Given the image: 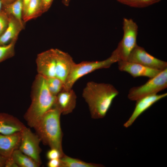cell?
<instances>
[{
    "label": "cell",
    "instance_id": "obj_24",
    "mask_svg": "<svg viewBox=\"0 0 167 167\" xmlns=\"http://www.w3.org/2000/svg\"><path fill=\"white\" fill-rule=\"evenodd\" d=\"M9 22L8 15L3 11L0 12V36L6 30Z\"/></svg>",
    "mask_w": 167,
    "mask_h": 167
},
{
    "label": "cell",
    "instance_id": "obj_9",
    "mask_svg": "<svg viewBox=\"0 0 167 167\" xmlns=\"http://www.w3.org/2000/svg\"><path fill=\"white\" fill-rule=\"evenodd\" d=\"M36 62L38 74L45 78L56 77L55 49H51L38 54Z\"/></svg>",
    "mask_w": 167,
    "mask_h": 167
},
{
    "label": "cell",
    "instance_id": "obj_26",
    "mask_svg": "<svg viewBox=\"0 0 167 167\" xmlns=\"http://www.w3.org/2000/svg\"><path fill=\"white\" fill-rule=\"evenodd\" d=\"M47 165L49 167H60V158L49 160L47 163Z\"/></svg>",
    "mask_w": 167,
    "mask_h": 167
},
{
    "label": "cell",
    "instance_id": "obj_12",
    "mask_svg": "<svg viewBox=\"0 0 167 167\" xmlns=\"http://www.w3.org/2000/svg\"><path fill=\"white\" fill-rule=\"evenodd\" d=\"M117 62L119 70L127 72L134 78L143 76L151 78L155 76L162 71L127 61L119 60Z\"/></svg>",
    "mask_w": 167,
    "mask_h": 167
},
{
    "label": "cell",
    "instance_id": "obj_4",
    "mask_svg": "<svg viewBox=\"0 0 167 167\" xmlns=\"http://www.w3.org/2000/svg\"><path fill=\"white\" fill-rule=\"evenodd\" d=\"M119 60L118 55L114 50L111 56L105 60L83 61L78 64L75 63L65 82L63 89H71L75 82L83 76L98 69L108 68Z\"/></svg>",
    "mask_w": 167,
    "mask_h": 167
},
{
    "label": "cell",
    "instance_id": "obj_29",
    "mask_svg": "<svg viewBox=\"0 0 167 167\" xmlns=\"http://www.w3.org/2000/svg\"><path fill=\"white\" fill-rule=\"evenodd\" d=\"M7 158L0 154V167H5Z\"/></svg>",
    "mask_w": 167,
    "mask_h": 167
},
{
    "label": "cell",
    "instance_id": "obj_19",
    "mask_svg": "<svg viewBox=\"0 0 167 167\" xmlns=\"http://www.w3.org/2000/svg\"><path fill=\"white\" fill-rule=\"evenodd\" d=\"M11 157L20 167H39L41 165L29 156L25 155L19 149L15 150Z\"/></svg>",
    "mask_w": 167,
    "mask_h": 167
},
{
    "label": "cell",
    "instance_id": "obj_21",
    "mask_svg": "<svg viewBox=\"0 0 167 167\" xmlns=\"http://www.w3.org/2000/svg\"><path fill=\"white\" fill-rule=\"evenodd\" d=\"M128 6L137 8L146 7L160 2L161 0H116Z\"/></svg>",
    "mask_w": 167,
    "mask_h": 167
},
{
    "label": "cell",
    "instance_id": "obj_27",
    "mask_svg": "<svg viewBox=\"0 0 167 167\" xmlns=\"http://www.w3.org/2000/svg\"><path fill=\"white\" fill-rule=\"evenodd\" d=\"M5 167H19L11 156L7 158Z\"/></svg>",
    "mask_w": 167,
    "mask_h": 167
},
{
    "label": "cell",
    "instance_id": "obj_22",
    "mask_svg": "<svg viewBox=\"0 0 167 167\" xmlns=\"http://www.w3.org/2000/svg\"><path fill=\"white\" fill-rule=\"evenodd\" d=\"M45 79L49 91L54 96H56L63 89L64 83L57 77H50Z\"/></svg>",
    "mask_w": 167,
    "mask_h": 167
},
{
    "label": "cell",
    "instance_id": "obj_3",
    "mask_svg": "<svg viewBox=\"0 0 167 167\" xmlns=\"http://www.w3.org/2000/svg\"><path fill=\"white\" fill-rule=\"evenodd\" d=\"M61 114L59 109L54 107L43 115L33 128L44 144L64 154L62 147L63 134L60 123Z\"/></svg>",
    "mask_w": 167,
    "mask_h": 167
},
{
    "label": "cell",
    "instance_id": "obj_11",
    "mask_svg": "<svg viewBox=\"0 0 167 167\" xmlns=\"http://www.w3.org/2000/svg\"><path fill=\"white\" fill-rule=\"evenodd\" d=\"M56 53V77L64 84L75 63L68 53L55 49Z\"/></svg>",
    "mask_w": 167,
    "mask_h": 167
},
{
    "label": "cell",
    "instance_id": "obj_30",
    "mask_svg": "<svg viewBox=\"0 0 167 167\" xmlns=\"http://www.w3.org/2000/svg\"><path fill=\"white\" fill-rule=\"evenodd\" d=\"M30 1V0H23V16L25 13L28 5Z\"/></svg>",
    "mask_w": 167,
    "mask_h": 167
},
{
    "label": "cell",
    "instance_id": "obj_6",
    "mask_svg": "<svg viewBox=\"0 0 167 167\" xmlns=\"http://www.w3.org/2000/svg\"><path fill=\"white\" fill-rule=\"evenodd\" d=\"M167 87V68L150 79L144 84L133 87L130 90L128 97L136 101L144 96L157 94Z\"/></svg>",
    "mask_w": 167,
    "mask_h": 167
},
{
    "label": "cell",
    "instance_id": "obj_7",
    "mask_svg": "<svg viewBox=\"0 0 167 167\" xmlns=\"http://www.w3.org/2000/svg\"><path fill=\"white\" fill-rule=\"evenodd\" d=\"M21 139L19 149L41 165L40 154L41 149L40 147L41 140L36 134L25 126L21 131Z\"/></svg>",
    "mask_w": 167,
    "mask_h": 167
},
{
    "label": "cell",
    "instance_id": "obj_17",
    "mask_svg": "<svg viewBox=\"0 0 167 167\" xmlns=\"http://www.w3.org/2000/svg\"><path fill=\"white\" fill-rule=\"evenodd\" d=\"M44 13L42 0H30L23 16V20L25 23L37 18Z\"/></svg>",
    "mask_w": 167,
    "mask_h": 167
},
{
    "label": "cell",
    "instance_id": "obj_20",
    "mask_svg": "<svg viewBox=\"0 0 167 167\" xmlns=\"http://www.w3.org/2000/svg\"><path fill=\"white\" fill-rule=\"evenodd\" d=\"M60 167H102L98 164L88 163L79 159L68 156L65 154L60 158Z\"/></svg>",
    "mask_w": 167,
    "mask_h": 167
},
{
    "label": "cell",
    "instance_id": "obj_5",
    "mask_svg": "<svg viewBox=\"0 0 167 167\" xmlns=\"http://www.w3.org/2000/svg\"><path fill=\"white\" fill-rule=\"evenodd\" d=\"M122 24V38L114 50L119 60L126 61L131 52L137 45L138 26L131 19L124 18Z\"/></svg>",
    "mask_w": 167,
    "mask_h": 167
},
{
    "label": "cell",
    "instance_id": "obj_32",
    "mask_svg": "<svg viewBox=\"0 0 167 167\" xmlns=\"http://www.w3.org/2000/svg\"><path fill=\"white\" fill-rule=\"evenodd\" d=\"M16 0H2L4 4H7L10 3Z\"/></svg>",
    "mask_w": 167,
    "mask_h": 167
},
{
    "label": "cell",
    "instance_id": "obj_28",
    "mask_svg": "<svg viewBox=\"0 0 167 167\" xmlns=\"http://www.w3.org/2000/svg\"><path fill=\"white\" fill-rule=\"evenodd\" d=\"M53 1V0H42L44 12L49 9Z\"/></svg>",
    "mask_w": 167,
    "mask_h": 167
},
{
    "label": "cell",
    "instance_id": "obj_10",
    "mask_svg": "<svg viewBox=\"0 0 167 167\" xmlns=\"http://www.w3.org/2000/svg\"><path fill=\"white\" fill-rule=\"evenodd\" d=\"M167 95V93L161 94H152L136 100L135 109L130 117L124 124V126L126 128L130 127L142 113L156 102L166 96Z\"/></svg>",
    "mask_w": 167,
    "mask_h": 167
},
{
    "label": "cell",
    "instance_id": "obj_8",
    "mask_svg": "<svg viewBox=\"0 0 167 167\" xmlns=\"http://www.w3.org/2000/svg\"><path fill=\"white\" fill-rule=\"evenodd\" d=\"M126 61L158 70L162 71L167 68V62L155 58L137 45L131 52Z\"/></svg>",
    "mask_w": 167,
    "mask_h": 167
},
{
    "label": "cell",
    "instance_id": "obj_33",
    "mask_svg": "<svg viewBox=\"0 0 167 167\" xmlns=\"http://www.w3.org/2000/svg\"><path fill=\"white\" fill-rule=\"evenodd\" d=\"M3 5L4 3L2 0H0V12L2 11Z\"/></svg>",
    "mask_w": 167,
    "mask_h": 167
},
{
    "label": "cell",
    "instance_id": "obj_1",
    "mask_svg": "<svg viewBox=\"0 0 167 167\" xmlns=\"http://www.w3.org/2000/svg\"><path fill=\"white\" fill-rule=\"evenodd\" d=\"M119 92L109 84L88 82L84 88L82 96L87 103L91 117L104 118Z\"/></svg>",
    "mask_w": 167,
    "mask_h": 167
},
{
    "label": "cell",
    "instance_id": "obj_31",
    "mask_svg": "<svg viewBox=\"0 0 167 167\" xmlns=\"http://www.w3.org/2000/svg\"><path fill=\"white\" fill-rule=\"evenodd\" d=\"M70 0H62L63 4L66 6L69 5Z\"/></svg>",
    "mask_w": 167,
    "mask_h": 167
},
{
    "label": "cell",
    "instance_id": "obj_14",
    "mask_svg": "<svg viewBox=\"0 0 167 167\" xmlns=\"http://www.w3.org/2000/svg\"><path fill=\"white\" fill-rule=\"evenodd\" d=\"M21 139V132L9 135L0 134V154L6 158L11 157L19 149Z\"/></svg>",
    "mask_w": 167,
    "mask_h": 167
},
{
    "label": "cell",
    "instance_id": "obj_25",
    "mask_svg": "<svg viewBox=\"0 0 167 167\" xmlns=\"http://www.w3.org/2000/svg\"><path fill=\"white\" fill-rule=\"evenodd\" d=\"M59 151L55 148H51L46 154V157L49 160L60 158L64 155Z\"/></svg>",
    "mask_w": 167,
    "mask_h": 167
},
{
    "label": "cell",
    "instance_id": "obj_13",
    "mask_svg": "<svg viewBox=\"0 0 167 167\" xmlns=\"http://www.w3.org/2000/svg\"><path fill=\"white\" fill-rule=\"evenodd\" d=\"M76 99V94L72 88L68 90L63 89L56 96L54 107L59 109L62 114H68L75 108Z\"/></svg>",
    "mask_w": 167,
    "mask_h": 167
},
{
    "label": "cell",
    "instance_id": "obj_15",
    "mask_svg": "<svg viewBox=\"0 0 167 167\" xmlns=\"http://www.w3.org/2000/svg\"><path fill=\"white\" fill-rule=\"evenodd\" d=\"M8 16L9 22L7 27L0 36V45L8 44L17 40L19 33L24 28V24L21 23L12 15Z\"/></svg>",
    "mask_w": 167,
    "mask_h": 167
},
{
    "label": "cell",
    "instance_id": "obj_18",
    "mask_svg": "<svg viewBox=\"0 0 167 167\" xmlns=\"http://www.w3.org/2000/svg\"><path fill=\"white\" fill-rule=\"evenodd\" d=\"M23 0H16L10 3L4 4L2 11L8 15H12L24 24L23 20Z\"/></svg>",
    "mask_w": 167,
    "mask_h": 167
},
{
    "label": "cell",
    "instance_id": "obj_23",
    "mask_svg": "<svg viewBox=\"0 0 167 167\" xmlns=\"http://www.w3.org/2000/svg\"><path fill=\"white\" fill-rule=\"evenodd\" d=\"M17 40H14L7 45H0V63L14 56L15 45Z\"/></svg>",
    "mask_w": 167,
    "mask_h": 167
},
{
    "label": "cell",
    "instance_id": "obj_2",
    "mask_svg": "<svg viewBox=\"0 0 167 167\" xmlns=\"http://www.w3.org/2000/svg\"><path fill=\"white\" fill-rule=\"evenodd\" d=\"M31 97V105L24 118L28 125L33 128L43 115L54 107L56 97L49 91L45 78L38 74L32 84Z\"/></svg>",
    "mask_w": 167,
    "mask_h": 167
},
{
    "label": "cell",
    "instance_id": "obj_16",
    "mask_svg": "<svg viewBox=\"0 0 167 167\" xmlns=\"http://www.w3.org/2000/svg\"><path fill=\"white\" fill-rule=\"evenodd\" d=\"M25 126L14 116L7 113H0V134L9 135L21 132Z\"/></svg>",
    "mask_w": 167,
    "mask_h": 167
}]
</instances>
